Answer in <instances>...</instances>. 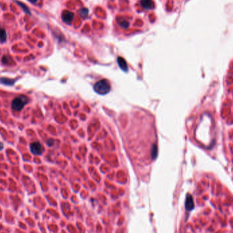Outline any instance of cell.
I'll return each mask as SVG.
<instances>
[{
  "label": "cell",
  "instance_id": "6da1fadb",
  "mask_svg": "<svg viewBox=\"0 0 233 233\" xmlns=\"http://www.w3.org/2000/svg\"><path fill=\"white\" fill-rule=\"evenodd\" d=\"M94 90L98 94H107L111 91V85H110V82L107 80H100L95 84Z\"/></svg>",
  "mask_w": 233,
  "mask_h": 233
},
{
  "label": "cell",
  "instance_id": "7a4b0ae2",
  "mask_svg": "<svg viewBox=\"0 0 233 233\" xmlns=\"http://www.w3.org/2000/svg\"><path fill=\"white\" fill-rule=\"evenodd\" d=\"M27 102V98L25 96H20L14 99V100L12 102V107L14 111H19L22 110L25 105V104Z\"/></svg>",
  "mask_w": 233,
  "mask_h": 233
},
{
  "label": "cell",
  "instance_id": "3957f363",
  "mask_svg": "<svg viewBox=\"0 0 233 233\" xmlns=\"http://www.w3.org/2000/svg\"><path fill=\"white\" fill-rule=\"evenodd\" d=\"M30 149L31 153L34 155L39 156L41 155L42 153V147L41 144L38 142H34V143H31L30 145Z\"/></svg>",
  "mask_w": 233,
  "mask_h": 233
},
{
  "label": "cell",
  "instance_id": "277c9868",
  "mask_svg": "<svg viewBox=\"0 0 233 233\" xmlns=\"http://www.w3.org/2000/svg\"><path fill=\"white\" fill-rule=\"evenodd\" d=\"M194 208L193 198L190 194H188L185 199V209L188 211H192Z\"/></svg>",
  "mask_w": 233,
  "mask_h": 233
},
{
  "label": "cell",
  "instance_id": "5b68a950",
  "mask_svg": "<svg viewBox=\"0 0 233 233\" xmlns=\"http://www.w3.org/2000/svg\"><path fill=\"white\" fill-rule=\"evenodd\" d=\"M73 18L74 14L72 12L65 11L62 14V20L63 21V22L67 23V24L71 23V22L73 20Z\"/></svg>",
  "mask_w": 233,
  "mask_h": 233
},
{
  "label": "cell",
  "instance_id": "8992f818",
  "mask_svg": "<svg viewBox=\"0 0 233 233\" xmlns=\"http://www.w3.org/2000/svg\"><path fill=\"white\" fill-rule=\"evenodd\" d=\"M141 4L146 10H151L154 7L153 1L152 0H141Z\"/></svg>",
  "mask_w": 233,
  "mask_h": 233
},
{
  "label": "cell",
  "instance_id": "52a82bcc",
  "mask_svg": "<svg viewBox=\"0 0 233 233\" xmlns=\"http://www.w3.org/2000/svg\"><path fill=\"white\" fill-rule=\"evenodd\" d=\"M117 62L119 65V67H121V69L122 70H124L125 72L128 70V65H127L126 61H125V59L124 58H118Z\"/></svg>",
  "mask_w": 233,
  "mask_h": 233
},
{
  "label": "cell",
  "instance_id": "ba28073f",
  "mask_svg": "<svg viewBox=\"0 0 233 233\" xmlns=\"http://www.w3.org/2000/svg\"><path fill=\"white\" fill-rule=\"evenodd\" d=\"M7 38V34H6V31L4 29L0 28V42L3 43L6 41Z\"/></svg>",
  "mask_w": 233,
  "mask_h": 233
},
{
  "label": "cell",
  "instance_id": "9c48e42d",
  "mask_svg": "<svg viewBox=\"0 0 233 233\" xmlns=\"http://www.w3.org/2000/svg\"><path fill=\"white\" fill-rule=\"evenodd\" d=\"M0 82L1 83L5 84V85H13L14 82V80H11L9 79V78H1L0 79Z\"/></svg>",
  "mask_w": 233,
  "mask_h": 233
},
{
  "label": "cell",
  "instance_id": "30bf717a",
  "mask_svg": "<svg viewBox=\"0 0 233 233\" xmlns=\"http://www.w3.org/2000/svg\"><path fill=\"white\" fill-rule=\"evenodd\" d=\"M119 24L121 27H124V28H127V27H128L129 25H130V24H129V23L128 22V21H125V20L123 21V22L121 23H119Z\"/></svg>",
  "mask_w": 233,
  "mask_h": 233
},
{
  "label": "cell",
  "instance_id": "8fae6325",
  "mask_svg": "<svg viewBox=\"0 0 233 233\" xmlns=\"http://www.w3.org/2000/svg\"><path fill=\"white\" fill-rule=\"evenodd\" d=\"M10 60V58H8V56H4L3 59H2V61H3V63H5V64H8V63H9Z\"/></svg>",
  "mask_w": 233,
  "mask_h": 233
},
{
  "label": "cell",
  "instance_id": "7c38bea8",
  "mask_svg": "<svg viewBox=\"0 0 233 233\" xmlns=\"http://www.w3.org/2000/svg\"><path fill=\"white\" fill-rule=\"evenodd\" d=\"M88 10L87 8H85V9H81L80 11V13L82 16H87L86 14H85V12H87Z\"/></svg>",
  "mask_w": 233,
  "mask_h": 233
},
{
  "label": "cell",
  "instance_id": "4fadbf2b",
  "mask_svg": "<svg viewBox=\"0 0 233 233\" xmlns=\"http://www.w3.org/2000/svg\"><path fill=\"white\" fill-rule=\"evenodd\" d=\"M18 4H20V6H21V7H22V8H23V9H24V10H25V12H28V13H29V9H28V8H27V7H25V6H24V4H21V3H19V2H18Z\"/></svg>",
  "mask_w": 233,
  "mask_h": 233
},
{
  "label": "cell",
  "instance_id": "5bb4252c",
  "mask_svg": "<svg viewBox=\"0 0 233 233\" xmlns=\"http://www.w3.org/2000/svg\"><path fill=\"white\" fill-rule=\"evenodd\" d=\"M29 1L31 2V3H36L38 1V0H29Z\"/></svg>",
  "mask_w": 233,
  "mask_h": 233
},
{
  "label": "cell",
  "instance_id": "9a60e30c",
  "mask_svg": "<svg viewBox=\"0 0 233 233\" xmlns=\"http://www.w3.org/2000/svg\"><path fill=\"white\" fill-rule=\"evenodd\" d=\"M3 147H4V146H3V145H2V143H0V150H1L2 149H3Z\"/></svg>",
  "mask_w": 233,
  "mask_h": 233
}]
</instances>
